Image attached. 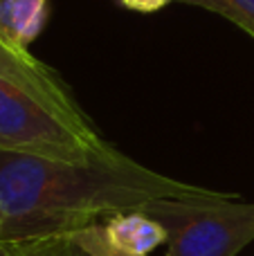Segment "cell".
Listing matches in <instances>:
<instances>
[{"label": "cell", "instance_id": "ba28073f", "mask_svg": "<svg viewBox=\"0 0 254 256\" xmlns=\"http://www.w3.org/2000/svg\"><path fill=\"white\" fill-rule=\"evenodd\" d=\"M72 238H74L81 248L88 250L92 256H133V254L120 252V250H115L110 243H108L106 236H104V232H102V222L76 232V234H72Z\"/></svg>", "mask_w": 254, "mask_h": 256}, {"label": "cell", "instance_id": "8992f818", "mask_svg": "<svg viewBox=\"0 0 254 256\" xmlns=\"http://www.w3.org/2000/svg\"><path fill=\"white\" fill-rule=\"evenodd\" d=\"M48 20V0H0V38L27 50Z\"/></svg>", "mask_w": 254, "mask_h": 256}, {"label": "cell", "instance_id": "6da1fadb", "mask_svg": "<svg viewBox=\"0 0 254 256\" xmlns=\"http://www.w3.org/2000/svg\"><path fill=\"white\" fill-rule=\"evenodd\" d=\"M216 196L151 171L120 150L90 162L0 150V240L7 243L72 236L153 200Z\"/></svg>", "mask_w": 254, "mask_h": 256}, {"label": "cell", "instance_id": "3957f363", "mask_svg": "<svg viewBox=\"0 0 254 256\" xmlns=\"http://www.w3.org/2000/svg\"><path fill=\"white\" fill-rule=\"evenodd\" d=\"M166 232V256H236L254 240V202L216 198L153 200L144 204Z\"/></svg>", "mask_w": 254, "mask_h": 256}, {"label": "cell", "instance_id": "277c9868", "mask_svg": "<svg viewBox=\"0 0 254 256\" xmlns=\"http://www.w3.org/2000/svg\"><path fill=\"white\" fill-rule=\"evenodd\" d=\"M0 79L12 81L14 86L27 90L36 99L56 108L58 112L72 117V120H88L76 104L72 90L68 88V84L58 76L54 68L45 66L40 58H36L27 50L14 48L2 38H0Z\"/></svg>", "mask_w": 254, "mask_h": 256}, {"label": "cell", "instance_id": "7a4b0ae2", "mask_svg": "<svg viewBox=\"0 0 254 256\" xmlns=\"http://www.w3.org/2000/svg\"><path fill=\"white\" fill-rule=\"evenodd\" d=\"M0 150L61 162H90L115 153L92 122L72 120L27 90L0 79Z\"/></svg>", "mask_w": 254, "mask_h": 256}, {"label": "cell", "instance_id": "7c38bea8", "mask_svg": "<svg viewBox=\"0 0 254 256\" xmlns=\"http://www.w3.org/2000/svg\"><path fill=\"white\" fill-rule=\"evenodd\" d=\"M20 243H7V240H0V256H18Z\"/></svg>", "mask_w": 254, "mask_h": 256}, {"label": "cell", "instance_id": "5b68a950", "mask_svg": "<svg viewBox=\"0 0 254 256\" xmlns=\"http://www.w3.org/2000/svg\"><path fill=\"white\" fill-rule=\"evenodd\" d=\"M106 240L115 250L133 256H148L156 248L166 243V232L144 209L122 212L102 222Z\"/></svg>", "mask_w": 254, "mask_h": 256}, {"label": "cell", "instance_id": "9c48e42d", "mask_svg": "<svg viewBox=\"0 0 254 256\" xmlns=\"http://www.w3.org/2000/svg\"><path fill=\"white\" fill-rule=\"evenodd\" d=\"M70 236H56V238H40L20 243L18 256H63L66 243Z\"/></svg>", "mask_w": 254, "mask_h": 256}, {"label": "cell", "instance_id": "8fae6325", "mask_svg": "<svg viewBox=\"0 0 254 256\" xmlns=\"http://www.w3.org/2000/svg\"><path fill=\"white\" fill-rule=\"evenodd\" d=\"M63 256H92V254H90L86 248H81V245L70 236L66 243V250H63Z\"/></svg>", "mask_w": 254, "mask_h": 256}, {"label": "cell", "instance_id": "30bf717a", "mask_svg": "<svg viewBox=\"0 0 254 256\" xmlns=\"http://www.w3.org/2000/svg\"><path fill=\"white\" fill-rule=\"evenodd\" d=\"M117 2L124 4V7L130 9V12L153 14V12H160L162 7H166V4L174 2V0H117Z\"/></svg>", "mask_w": 254, "mask_h": 256}, {"label": "cell", "instance_id": "52a82bcc", "mask_svg": "<svg viewBox=\"0 0 254 256\" xmlns=\"http://www.w3.org/2000/svg\"><path fill=\"white\" fill-rule=\"evenodd\" d=\"M223 16L254 38V0H178Z\"/></svg>", "mask_w": 254, "mask_h": 256}]
</instances>
